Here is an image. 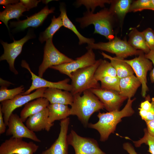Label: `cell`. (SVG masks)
Returning <instances> with one entry per match:
<instances>
[{
    "label": "cell",
    "instance_id": "1",
    "mask_svg": "<svg viewBox=\"0 0 154 154\" xmlns=\"http://www.w3.org/2000/svg\"><path fill=\"white\" fill-rule=\"evenodd\" d=\"M135 99V98L128 99L126 104L120 111L99 112L97 116L99 118L98 122L94 124L88 123V127L97 130L100 135V140L105 141L111 133H114L117 125L122 121V118L131 116L134 114L132 105Z\"/></svg>",
    "mask_w": 154,
    "mask_h": 154
},
{
    "label": "cell",
    "instance_id": "2",
    "mask_svg": "<svg viewBox=\"0 0 154 154\" xmlns=\"http://www.w3.org/2000/svg\"><path fill=\"white\" fill-rule=\"evenodd\" d=\"M114 19V16L109 9L104 8L95 13L87 11L84 13L82 17L77 18L76 21L82 29L93 25L94 34L103 36L110 41L115 37L113 29Z\"/></svg>",
    "mask_w": 154,
    "mask_h": 154
},
{
    "label": "cell",
    "instance_id": "3",
    "mask_svg": "<svg viewBox=\"0 0 154 154\" xmlns=\"http://www.w3.org/2000/svg\"><path fill=\"white\" fill-rule=\"evenodd\" d=\"M73 102L71 105L70 115H76L85 127L88 126L90 118L94 112L104 108L99 98L91 91H84L83 95H73Z\"/></svg>",
    "mask_w": 154,
    "mask_h": 154
},
{
    "label": "cell",
    "instance_id": "4",
    "mask_svg": "<svg viewBox=\"0 0 154 154\" xmlns=\"http://www.w3.org/2000/svg\"><path fill=\"white\" fill-rule=\"evenodd\" d=\"M102 60H97L94 65L79 69L72 73V90L70 92L73 96L77 94L81 95L84 91L91 89L101 88L94 75Z\"/></svg>",
    "mask_w": 154,
    "mask_h": 154
},
{
    "label": "cell",
    "instance_id": "5",
    "mask_svg": "<svg viewBox=\"0 0 154 154\" xmlns=\"http://www.w3.org/2000/svg\"><path fill=\"white\" fill-rule=\"evenodd\" d=\"M89 49L99 50L115 54L116 56L125 58L129 56L139 55L143 52L132 47L125 40L115 36L112 40L107 42H99L88 44L86 47Z\"/></svg>",
    "mask_w": 154,
    "mask_h": 154
},
{
    "label": "cell",
    "instance_id": "6",
    "mask_svg": "<svg viewBox=\"0 0 154 154\" xmlns=\"http://www.w3.org/2000/svg\"><path fill=\"white\" fill-rule=\"evenodd\" d=\"M52 38L46 41L44 47L43 60L39 67L38 70V76L41 78H42L43 74L48 68L74 60L61 52L55 47Z\"/></svg>",
    "mask_w": 154,
    "mask_h": 154
},
{
    "label": "cell",
    "instance_id": "7",
    "mask_svg": "<svg viewBox=\"0 0 154 154\" xmlns=\"http://www.w3.org/2000/svg\"><path fill=\"white\" fill-rule=\"evenodd\" d=\"M67 141L73 147L75 154H106L100 148L96 140L81 137L73 130L67 135Z\"/></svg>",
    "mask_w": 154,
    "mask_h": 154
},
{
    "label": "cell",
    "instance_id": "8",
    "mask_svg": "<svg viewBox=\"0 0 154 154\" xmlns=\"http://www.w3.org/2000/svg\"><path fill=\"white\" fill-rule=\"evenodd\" d=\"M47 88H40L36 90L33 93L27 95H23L21 94L12 99L1 102L0 106L6 126H7L10 116L15 110L33 100L43 97L44 92Z\"/></svg>",
    "mask_w": 154,
    "mask_h": 154
},
{
    "label": "cell",
    "instance_id": "9",
    "mask_svg": "<svg viewBox=\"0 0 154 154\" xmlns=\"http://www.w3.org/2000/svg\"><path fill=\"white\" fill-rule=\"evenodd\" d=\"M144 52L137 57L131 60H124L132 67L136 77L140 82L141 86V94L145 98L149 88L147 85V76L149 71L151 70L153 67L152 62L145 56Z\"/></svg>",
    "mask_w": 154,
    "mask_h": 154
},
{
    "label": "cell",
    "instance_id": "10",
    "mask_svg": "<svg viewBox=\"0 0 154 154\" xmlns=\"http://www.w3.org/2000/svg\"><path fill=\"white\" fill-rule=\"evenodd\" d=\"M39 146L34 142H27L23 138L11 137L0 146V154H34Z\"/></svg>",
    "mask_w": 154,
    "mask_h": 154
},
{
    "label": "cell",
    "instance_id": "11",
    "mask_svg": "<svg viewBox=\"0 0 154 154\" xmlns=\"http://www.w3.org/2000/svg\"><path fill=\"white\" fill-rule=\"evenodd\" d=\"M21 65L22 67L27 69L29 72L31 76L32 80L31 85L29 88L22 93V94H29L33 90L42 88H56L70 92L71 91L72 86L71 84H68L70 79L66 78L56 82L49 81L37 76L33 73L29 64L25 60H22Z\"/></svg>",
    "mask_w": 154,
    "mask_h": 154
},
{
    "label": "cell",
    "instance_id": "12",
    "mask_svg": "<svg viewBox=\"0 0 154 154\" xmlns=\"http://www.w3.org/2000/svg\"><path fill=\"white\" fill-rule=\"evenodd\" d=\"M33 36L29 31L27 35L21 39L16 40L11 43L1 41L4 51L0 57V60H6L8 63L10 70L15 74H18L14 66V62L17 57L21 53L24 44L29 39L33 38Z\"/></svg>",
    "mask_w": 154,
    "mask_h": 154
},
{
    "label": "cell",
    "instance_id": "13",
    "mask_svg": "<svg viewBox=\"0 0 154 154\" xmlns=\"http://www.w3.org/2000/svg\"><path fill=\"white\" fill-rule=\"evenodd\" d=\"M96 61L93 50L89 49L87 50L84 54L76 58L75 60L68 63L52 66L50 68L58 70L71 78L73 72L79 69L93 65Z\"/></svg>",
    "mask_w": 154,
    "mask_h": 154
},
{
    "label": "cell",
    "instance_id": "14",
    "mask_svg": "<svg viewBox=\"0 0 154 154\" xmlns=\"http://www.w3.org/2000/svg\"><path fill=\"white\" fill-rule=\"evenodd\" d=\"M20 117L17 114L12 113L10 116L8 122V128L6 135H12L16 138H25L35 142H40L41 140L35 133L30 130L23 123Z\"/></svg>",
    "mask_w": 154,
    "mask_h": 154
},
{
    "label": "cell",
    "instance_id": "15",
    "mask_svg": "<svg viewBox=\"0 0 154 154\" xmlns=\"http://www.w3.org/2000/svg\"><path fill=\"white\" fill-rule=\"evenodd\" d=\"M89 90L99 98L108 112L119 110L124 102L127 99L115 90L101 88Z\"/></svg>",
    "mask_w": 154,
    "mask_h": 154
},
{
    "label": "cell",
    "instance_id": "16",
    "mask_svg": "<svg viewBox=\"0 0 154 154\" xmlns=\"http://www.w3.org/2000/svg\"><path fill=\"white\" fill-rule=\"evenodd\" d=\"M55 8L49 9L46 6L40 11L28 17L26 19L10 22V25L15 31H23L29 27L36 28L41 25L50 14L54 13Z\"/></svg>",
    "mask_w": 154,
    "mask_h": 154
},
{
    "label": "cell",
    "instance_id": "17",
    "mask_svg": "<svg viewBox=\"0 0 154 154\" xmlns=\"http://www.w3.org/2000/svg\"><path fill=\"white\" fill-rule=\"evenodd\" d=\"M70 121L68 117L60 120V130L58 138L49 148L40 154H68L67 134Z\"/></svg>",
    "mask_w": 154,
    "mask_h": 154
},
{
    "label": "cell",
    "instance_id": "18",
    "mask_svg": "<svg viewBox=\"0 0 154 154\" xmlns=\"http://www.w3.org/2000/svg\"><path fill=\"white\" fill-rule=\"evenodd\" d=\"M48 108L35 114L29 116L26 121V125L31 130L38 132L45 130L48 131L54 123L48 121Z\"/></svg>",
    "mask_w": 154,
    "mask_h": 154
},
{
    "label": "cell",
    "instance_id": "19",
    "mask_svg": "<svg viewBox=\"0 0 154 154\" xmlns=\"http://www.w3.org/2000/svg\"><path fill=\"white\" fill-rule=\"evenodd\" d=\"M43 97L46 99L50 104H58L67 105H71L74 99L73 96L70 92L51 88H47L45 90Z\"/></svg>",
    "mask_w": 154,
    "mask_h": 154
},
{
    "label": "cell",
    "instance_id": "20",
    "mask_svg": "<svg viewBox=\"0 0 154 154\" xmlns=\"http://www.w3.org/2000/svg\"><path fill=\"white\" fill-rule=\"evenodd\" d=\"M50 104L48 100L40 97L27 103L21 110L20 117L24 122L31 116L47 108Z\"/></svg>",
    "mask_w": 154,
    "mask_h": 154
},
{
    "label": "cell",
    "instance_id": "21",
    "mask_svg": "<svg viewBox=\"0 0 154 154\" xmlns=\"http://www.w3.org/2000/svg\"><path fill=\"white\" fill-rule=\"evenodd\" d=\"M141 83L134 74L120 79L119 94L127 99L131 98L136 93Z\"/></svg>",
    "mask_w": 154,
    "mask_h": 154
},
{
    "label": "cell",
    "instance_id": "22",
    "mask_svg": "<svg viewBox=\"0 0 154 154\" xmlns=\"http://www.w3.org/2000/svg\"><path fill=\"white\" fill-rule=\"evenodd\" d=\"M104 58L109 59L115 68L117 76L120 79L133 75L134 72L131 66L124 61L123 58L114 56L112 57L103 52L101 53Z\"/></svg>",
    "mask_w": 154,
    "mask_h": 154
},
{
    "label": "cell",
    "instance_id": "23",
    "mask_svg": "<svg viewBox=\"0 0 154 154\" xmlns=\"http://www.w3.org/2000/svg\"><path fill=\"white\" fill-rule=\"evenodd\" d=\"M27 10L20 2L5 6L4 10L0 13V20L3 23L8 30V22L10 19H16L19 21V18L23 13Z\"/></svg>",
    "mask_w": 154,
    "mask_h": 154
},
{
    "label": "cell",
    "instance_id": "24",
    "mask_svg": "<svg viewBox=\"0 0 154 154\" xmlns=\"http://www.w3.org/2000/svg\"><path fill=\"white\" fill-rule=\"evenodd\" d=\"M59 8L60 12V16L62 19L63 26L70 29L75 34L79 39V44L81 45L85 43L89 44L95 43V40L94 38L86 37L79 32L75 26L68 18L67 15L65 6L64 3L60 4Z\"/></svg>",
    "mask_w": 154,
    "mask_h": 154
},
{
    "label": "cell",
    "instance_id": "25",
    "mask_svg": "<svg viewBox=\"0 0 154 154\" xmlns=\"http://www.w3.org/2000/svg\"><path fill=\"white\" fill-rule=\"evenodd\" d=\"M49 122L53 124L56 120H62L70 115V108L68 105L58 104H50L47 107Z\"/></svg>",
    "mask_w": 154,
    "mask_h": 154
},
{
    "label": "cell",
    "instance_id": "26",
    "mask_svg": "<svg viewBox=\"0 0 154 154\" xmlns=\"http://www.w3.org/2000/svg\"><path fill=\"white\" fill-rule=\"evenodd\" d=\"M128 36L127 41L129 44L133 48L143 51L145 54L150 51L145 42L142 32L139 31L135 28H132Z\"/></svg>",
    "mask_w": 154,
    "mask_h": 154
},
{
    "label": "cell",
    "instance_id": "27",
    "mask_svg": "<svg viewBox=\"0 0 154 154\" xmlns=\"http://www.w3.org/2000/svg\"><path fill=\"white\" fill-rule=\"evenodd\" d=\"M133 1L131 0H112L109 9L114 16L116 15L120 22H122L126 14L129 12Z\"/></svg>",
    "mask_w": 154,
    "mask_h": 154
},
{
    "label": "cell",
    "instance_id": "28",
    "mask_svg": "<svg viewBox=\"0 0 154 154\" xmlns=\"http://www.w3.org/2000/svg\"><path fill=\"white\" fill-rule=\"evenodd\" d=\"M63 26V23L60 16H59L56 18L54 16L49 26L40 33L39 38V40L42 43L49 39L52 38L54 34Z\"/></svg>",
    "mask_w": 154,
    "mask_h": 154
},
{
    "label": "cell",
    "instance_id": "29",
    "mask_svg": "<svg viewBox=\"0 0 154 154\" xmlns=\"http://www.w3.org/2000/svg\"><path fill=\"white\" fill-rule=\"evenodd\" d=\"M94 76L96 80L98 82L104 77H115L117 75L115 69L110 62L102 59L95 72Z\"/></svg>",
    "mask_w": 154,
    "mask_h": 154
},
{
    "label": "cell",
    "instance_id": "30",
    "mask_svg": "<svg viewBox=\"0 0 154 154\" xmlns=\"http://www.w3.org/2000/svg\"><path fill=\"white\" fill-rule=\"evenodd\" d=\"M112 1V0H78L76 1L75 5L78 7L84 5L86 8L87 11L94 13L97 7H104L105 4H111Z\"/></svg>",
    "mask_w": 154,
    "mask_h": 154
},
{
    "label": "cell",
    "instance_id": "31",
    "mask_svg": "<svg viewBox=\"0 0 154 154\" xmlns=\"http://www.w3.org/2000/svg\"><path fill=\"white\" fill-rule=\"evenodd\" d=\"M24 88L23 85L11 89H9L6 87H1L0 102L13 98L17 96L24 92Z\"/></svg>",
    "mask_w": 154,
    "mask_h": 154
},
{
    "label": "cell",
    "instance_id": "32",
    "mask_svg": "<svg viewBox=\"0 0 154 154\" xmlns=\"http://www.w3.org/2000/svg\"><path fill=\"white\" fill-rule=\"evenodd\" d=\"M120 78L117 76H106L101 78L100 87L101 88L115 90L119 92Z\"/></svg>",
    "mask_w": 154,
    "mask_h": 154
},
{
    "label": "cell",
    "instance_id": "33",
    "mask_svg": "<svg viewBox=\"0 0 154 154\" xmlns=\"http://www.w3.org/2000/svg\"><path fill=\"white\" fill-rule=\"evenodd\" d=\"M145 9L154 11V7L151 0H137L133 1L129 12H135Z\"/></svg>",
    "mask_w": 154,
    "mask_h": 154
},
{
    "label": "cell",
    "instance_id": "34",
    "mask_svg": "<svg viewBox=\"0 0 154 154\" xmlns=\"http://www.w3.org/2000/svg\"><path fill=\"white\" fill-rule=\"evenodd\" d=\"M144 134L141 138L136 141H133L136 147H140L144 143L149 146L148 151L151 154H154V137L150 135L148 133L147 128L144 129Z\"/></svg>",
    "mask_w": 154,
    "mask_h": 154
},
{
    "label": "cell",
    "instance_id": "35",
    "mask_svg": "<svg viewBox=\"0 0 154 154\" xmlns=\"http://www.w3.org/2000/svg\"><path fill=\"white\" fill-rule=\"evenodd\" d=\"M146 44L150 50L154 49V30L148 28L142 32Z\"/></svg>",
    "mask_w": 154,
    "mask_h": 154
},
{
    "label": "cell",
    "instance_id": "36",
    "mask_svg": "<svg viewBox=\"0 0 154 154\" xmlns=\"http://www.w3.org/2000/svg\"><path fill=\"white\" fill-rule=\"evenodd\" d=\"M40 1V0H21L19 1L27 11L36 7Z\"/></svg>",
    "mask_w": 154,
    "mask_h": 154
},
{
    "label": "cell",
    "instance_id": "37",
    "mask_svg": "<svg viewBox=\"0 0 154 154\" xmlns=\"http://www.w3.org/2000/svg\"><path fill=\"white\" fill-rule=\"evenodd\" d=\"M145 57L150 60L153 63V67L150 73V78L152 83H154V49L150 50L147 54H145Z\"/></svg>",
    "mask_w": 154,
    "mask_h": 154
},
{
    "label": "cell",
    "instance_id": "38",
    "mask_svg": "<svg viewBox=\"0 0 154 154\" xmlns=\"http://www.w3.org/2000/svg\"><path fill=\"white\" fill-rule=\"evenodd\" d=\"M150 100L149 96L145 97V100L141 103L140 108L147 111H149L151 106Z\"/></svg>",
    "mask_w": 154,
    "mask_h": 154
},
{
    "label": "cell",
    "instance_id": "39",
    "mask_svg": "<svg viewBox=\"0 0 154 154\" xmlns=\"http://www.w3.org/2000/svg\"><path fill=\"white\" fill-rule=\"evenodd\" d=\"M151 106L150 110L147 112L145 121L154 120V98L151 99Z\"/></svg>",
    "mask_w": 154,
    "mask_h": 154
},
{
    "label": "cell",
    "instance_id": "40",
    "mask_svg": "<svg viewBox=\"0 0 154 154\" xmlns=\"http://www.w3.org/2000/svg\"><path fill=\"white\" fill-rule=\"evenodd\" d=\"M149 133L154 137V120L145 121Z\"/></svg>",
    "mask_w": 154,
    "mask_h": 154
},
{
    "label": "cell",
    "instance_id": "41",
    "mask_svg": "<svg viewBox=\"0 0 154 154\" xmlns=\"http://www.w3.org/2000/svg\"><path fill=\"white\" fill-rule=\"evenodd\" d=\"M123 149L126 151L129 154H137L133 147L129 142L124 143L123 144Z\"/></svg>",
    "mask_w": 154,
    "mask_h": 154
},
{
    "label": "cell",
    "instance_id": "42",
    "mask_svg": "<svg viewBox=\"0 0 154 154\" xmlns=\"http://www.w3.org/2000/svg\"><path fill=\"white\" fill-rule=\"evenodd\" d=\"M6 125L5 123L3 115L0 105V134L4 133L6 131Z\"/></svg>",
    "mask_w": 154,
    "mask_h": 154
},
{
    "label": "cell",
    "instance_id": "43",
    "mask_svg": "<svg viewBox=\"0 0 154 154\" xmlns=\"http://www.w3.org/2000/svg\"><path fill=\"white\" fill-rule=\"evenodd\" d=\"M19 2V0H0V4L6 6L11 4H14Z\"/></svg>",
    "mask_w": 154,
    "mask_h": 154
},
{
    "label": "cell",
    "instance_id": "44",
    "mask_svg": "<svg viewBox=\"0 0 154 154\" xmlns=\"http://www.w3.org/2000/svg\"><path fill=\"white\" fill-rule=\"evenodd\" d=\"M138 109L139 110V115L141 119L145 121L146 118L148 111L144 110L140 108H139Z\"/></svg>",
    "mask_w": 154,
    "mask_h": 154
},
{
    "label": "cell",
    "instance_id": "45",
    "mask_svg": "<svg viewBox=\"0 0 154 154\" xmlns=\"http://www.w3.org/2000/svg\"><path fill=\"white\" fill-rule=\"evenodd\" d=\"M0 86L1 87L7 88L11 84H13L11 82L7 81L4 80L2 78H0Z\"/></svg>",
    "mask_w": 154,
    "mask_h": 154
},
{
    "label": "cell",
    "instance_id": "46",
    "mask_svg": "<svg viewBox=\"0 0 154 154\" xmlns=\"http://www.w3.org/2000/svg\"><path fill=\"white\" fill-rule=\"evenodd\" d=\"M52 0H42V3H44L45 4H47L50 2L52 1Z\"/></svg>",
    "mask_w": 154,
    "mask_h": 154
},
{
    "label": "cell",
    "instance_id": "47",
    "mask_svg": "<svg viewBox=\"0 0 154 154\" xmlns=\"http://www.w3.org/2000/svg\"><path fill=\"white\" fill-rule=\"evenodd\" d=\"M151 1L154 7V0H151Z\"/></svg>",
    "mask_w": 154,
    "mask_h": 154
}]
</instances>
